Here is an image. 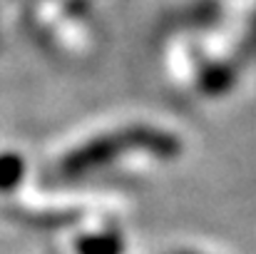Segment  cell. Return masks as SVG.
I'll list each match as a JSON object with an SVG mask.
<instances>
[{
	"mask_svg": "<svg viewBox=\"0 0 256 254\" xmlns=\"http://www.w3.org/2000/svg\"><path fill=\"white\" fill-rule=\"evenodd\" d=\"M22 177V162L12 155L0 157V189H10Z\"/></svg>",
	"mask_w": 256,
	"mask_h": 254,
	"instance_id": "cell-2",
	"label": "cell"
},
{
	"mask_svg": "<svg viewBox=\"0 0 256 254\" xmlns=\"http://www.w3.org/2000/svg\"><path fill=\"white\" fill-rule=\"evenodd\" d=\"M232 80V73L229 70H212V73H206L204 75V85H206V90L209 92H219V90H224L226 85Z\"/></svg>",
	"mask_w": 256,
	"mask_h": 254,
	"instance_id": "cell-4",
	"label": "cell"
},
{
	"mask_svg": "<svg viewBox=\"0 0 256 254\" xmlns=\"http://www.w3.org/2000/svg\"><path fill=\"white\" fill-rule=\"evenodd\" d=\"M127 150H150L160 157H172L179 152V142L164 135V132H154V130H130L122 135H112L107 140H100L94 145L85 147L82 152H75L65 160V169L68 172H85V169L94 167L100 162L112 160L114 155H122Z\"/></svg>",
	"mask_w": 256,
	"mask_h": 254,
	"instance_id": "cell-1",
	"label": "cell"
},
{
	"mask_svg": "<svg viewBox=\"0 0 256 254\" xmlns=\"http://www.w3.org/2000/svg\"><path fill=\"white\" fill-rule=\"evenodd\" d=\"M122 247L117 239L112 237H97V239H90L82 244V254H120Z\"/></svg>",
	"mask_w": 256,
	"mask_h": 254,
	"instance_id": "cell-3",
	"label": "cell"
}]
</instances>
